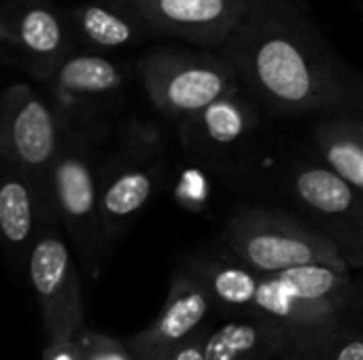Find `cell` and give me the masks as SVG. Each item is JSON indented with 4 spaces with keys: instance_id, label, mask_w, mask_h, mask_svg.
Wrapping results in <instances>:
<instances>
[{
    "instance_id": "4fadbf2b",
    "label": "cell",
    "mask_w": 363,
    "mask_h": 360,
    "mask_svg": "<svg viewBox=\"0 0 363 360\" xmlns=\"http://www.w3.org/2000/svg\"><path fill=\"white\" fill-rule=\"evenodd\" d=\"M279 331L259 320H236L204 335V360H268L283 352Z\"/></svg>"
},
{
    "instance_id": "7402d4cb",
    "label": "cell",
    "mask_w": 363,
    "mask_h": 360,
    "mask_svg": "<svg viewBox=\"0 0 363 360\" xmlns=\"http://www.w3.org/2000/svg\"><path fill=\"white\" fill-rule=\"evenodd\" d=\"M45 360H81V352L74 339L49 344L45 350Z\"/></svg>"
},
{
    "instance_id": "8fae6325",
    "label": "cell",
    "mask_w": 363,
    "mask_h": 360,
    "mask_svg": "<svg viewBox=\"0 0 363 360\" xmlns=\"http://www.w3.org/2000/svg\"><path fill=\"white\" fill-rule=\"evenodd\" d=\"M155 187V172L125 166L106 174L98 185V216L104 242L119 236L147 206Z\"/></svg>"
},
{
    "instance_id": "5b68a950",
    "label": "cell",
    "mask_w": 363,
    "mask_h": 360,
    "mask_svg": "<svg viewBox=\"0 0 363 360\" xmlns=\"http://www.w3.org/2000/svg\"><path fill=\"white\" fill-rule=\"evenodd\" d=\"M60 123L53 110L28 85L0 95V157L23 172L51 197V170L60 151Z\"/></svg>"
},
{
    "instance_id": "ba28073f",
    "label": "cell",
    "mask_w": 363,
    "mask_h": 360,
    "mask_svg": "<svg viewBox=\"0 0 363 360\" xmlns=\"http://www.w3.org/2000/svg\"><path fill=\"white\" fill-rule=\"evenodd\" d=\"M213 303L204 286L187 274L172 280L168 299L160 316L140 333L125 339V348L134 360H157L164 352L200 333Z\"/></svg>"
},
{
    "instance_id": "3957f363",
    "label": "cell",
    "mask_w": 363,
    "mask_h": 360,
    "mask_svg": "<svg viewBox=\"0 0 363 360\" xmlns=\"http://www.w3.org/2000/svg\"><path fill=\"white\" fill-rule=\"evenodd\" d=\"M138 72L155 108L181 121L238 91L228 62L208 53L157 49L140 59Z\"/></svg>"
},
{
    "instance_id": "ffe728a7",
    "label": "cell",
    "mask_w": 363,
    "mask_h": 360,
    "mask_svg": "<svg viewBox=\"0 0 363 360\" xmlns=\"http://www.w3.org/2000/svg\"><path fill=\"white\" fill-rule=\"evenodd\" d=\"M204 333H196L194 337H189L187 342L174 346L172 350L164 352L157 360H204Z\"/></svg>"
},
{
    "instance_id": "9a60e30c",
    "label": "cell",
    "mask_w": 363,
    "mask_h": 360,
    "mask_svg": "<svg viewBox=\"0 0 363 360\" xmlns=\"http://www.w3.org/2000/svg\"><path fill=\"white\" fill-rule=\"evenodd\" d=\"M317 146L336 176L351 185L357 193L363 189V138L362 127L351 119H334L317 127Z\"/></svg>"
},
{
    "instance_id": "6da1fadb",
    "label": "cell",
    "mask_w": 363,
    "mask_h": 360,
    "mask_svg": "<svg viewBox=\"0 0 363 360\" xmlns=\"http://www.w3.org/2000/svg\"><path fill=\"white\" fill-rule=\"evenodd\" d=\"M221 51L238 87L272 112L332 110L353 98L351 79L330 45L287 0H251Z\"/></svg>"
},
{
    "instance_id": "52a82bcc",
    "label": "cell",
    "mask_w": 363,
    "mask_h": 360,
    "mask_svg": "<svg viewBox=\"0 0 363 360\" xmlns=\"http://www.w3.org/2000/svg\"><path fill=\"white\" fill-rule=\"evenodd\" d=\"M123 4L143 28L221 49L245 19L251 0H123Z\"/></svg>"
},
{
    "instance_id": "2e32d148",
    "label": "cell",
    "mask_w": 363,
    "mask_h": 360,
    "mask_svg": "<svg viewBox=\"0 0 363 360\" xmlns=\"http://www.w3.org/2000/svg\"><path fill=\"white\" fill-rule=\"evenodd\" d=\"M194 278L204 286L213 306H221L225 310L247 312V314H251L262 282V276H257L255 272H251L240 263L206 265L202 267L200 274H194Z\"/></svg>"
},
{
    "instance_id": "277c9868",
    "label": "cell",
    "mask_w": 363,
    "mask_h": 360,
    "mask_svg": "<svg viewBox=\"0 0 363 360\" xmlns=\"http://www.w3.org/2000/svg\"><path fill=\"white\" fill-rule=\"evenodd\" d=\"M51 202L83 265L96 274L104 236L98 216V182L91 166V149L81 134H62L51 170Z\"/></svg>"
},
{
    "instance_id": "d6986e66",
    "label": "cell",
    "mask_w": 363,
    "mask_h": 360,
    "mask_svg": "<svg viewBox=\"0 0 363 360\" xmlns=\"http://www.w3.org/2000/svg\"><path fill=\"white\" fill-rule=\"evenodd\" d=\"M81 360H134L128 348L102 333H83L81 337H74Z\"/></svg>"
},
{
    "instance_id": "9c48e42d",
    "label": "cell",
    "mask_w": 363,
    "mask_h": 360,
    "mask_svg": "<svg viewBox=\"0 0 363 360\" xmlns=\"http://www.w3.org/2000/svg\"><path fill=\"white\" fill-rule=\"evenodd\" d=\"M55 210L23 172L0 157V244L13 257L28 259L34 242L49 231Z\"/></svg>"
},
{
    "instance_id": "8992f818",
    "label": "cell",
    "mask_w": 363,
    "mask_h": 360,
    "mask_svg": "<svg viewBox=\"0 0 363 360\" xmlns=\"http://www.w3.org/2000/svg\"><path fill=\"white\" fill-rule=\"evenodd\" d=\"M26 263L49 344L74 339L83 325V293L68 244L47 231L34 242Z\"/></svg>"
},
{
    "instance_id": "5bb4252c",
    "label": "cell",
    "mask_w": 363,
    "mask_h": 360,
    "mask_svg": "<svg viewBox=\"0 0 363 360\" xmlns=\"http://www.w3.org/2000/svg\"><path fill=\"white\" fill-rule=\"evenodd\" d=\"M15 38L45 74L53 72L64 62L66 30L62 19L47 6L26 8L17 19Z\"/></svg>"
},
{
    "instance_id": "30bf717a",
    "label": "cell",
    "mask_w": 363,
    "mask_h": 360,
    "mask_svg": "<svg viewBox=\"0 0 363 360\" xmlns=\"http://www.w3.org/2000/svg\"><path fill=\"white\" fill-rule=\"evenodd\" d=\"M291 191L317 219L336 225L353 223L359 229V195L330 168L315 163L296 168L291 174Z\"/></svg>"
},
{
    "instance_id": "ac0fdd59",
    "label": "cell",
    "mask_w": 363,
    "mask_h": 360,
    "mask_svg": "<svg viewBox=\"0 0 363 360\" xmlns=\"http://www.w3.org/2000/svg\"><path fill=\"white\" fill-rule=\"evenodd\" d=\"M77 25L85 40L98 47H123L132 42L138 34V23L130 17V13H117L102 4H87L74 13Z\"/></svg>"
},
{
    "instance_id": "7a4b0ae2",
    "label": "cell",
    "mask_w": 363,
    "mask_h": 360,
    "mask_svg": "<svg viewBox=\"0 0 363 360\" xmlns=\"http://www.w3.org/2000/svg\"><path fill=\"white\" fill-rule=\"evenodd\" d=\"M225 242L240 265L262 278L308 265L349 272L332 236L277 210H242L228 223Z\"/></svg>"
},
{
    "instance_id": "7c38bea8",
    "label": "cell",
    "mask_w": 363,
    "mask_h": 360,
    "mask_svg": "<svg viewBox=\"0 0 363 360\" xmlns=\"http://www.w3.org/2000/svg\"><path fill=\"white\" fill-rule=\"evenodd\" d=\"M255 125V112L240 93L225 95L185 119L189 140L202 149L225 151L240 144Z\"/></svg>"
},
{
    "instance_id": "e0dca14e",
    "label": "cell",
    "mask_w": 363,
    "mask_h": 360,
    "mask_svg": "<svg viewBox=\"0 0 363 360\" xmlns=\"http://www.w3.org/2000/svg\"><path fill=\"white\" fill-rule=\"evenodd\" d=\"M55 87L62 93L72 98H91L104 95L119 87L121 72L119 68L100 55H72L53 70Z\"/></svg>"
},
{
    "instance_id": "44dd1931",
    "label": "cell",
    "mask_w": 363,
    "mask_h": 360,
    "mask_svg": "<svg viewBox=\"0 0 363 360\" xmlns=\"http://www.w3.org/2000/svg\"><path fill=\"white\" fill-rule=\"evenodd\" d=\"M334 360H363V342L359 335L340 337L336 344Z\"/></svg>"
}]
</instances>
